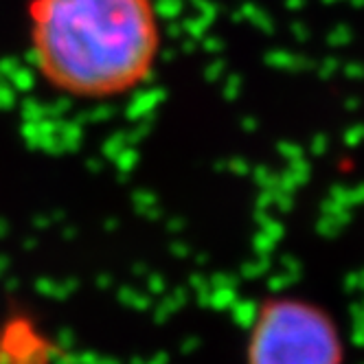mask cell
I'll return each mask as SVG.
<instances>
[{
    "label": "cell",
    "mask_w": 364,
    "mask_h": 364,
    "mask_svg": "<svg viewBox=\"0 0 364 364\" xmlns=\"http://www.w3.org/2000/svg\"><path fill=\"white\" fill-rule=\"evenodd\" d=\"M36 75L77 101H114L154 75L163 31L154 0H29Z\"/></svg>",
    "instance_id": "cell-1"
},
{
    "label": "cell",
    "mask_w": 364,
    "mask_h": 364,
    "mask_svg": "<svg viewBox=\"0 0 364 364\" xmlns=\"http://www.w3.org/2000/svg\"><path fill=\"white\" fill-rule=\"evenodd\" d=\"M345 347L333 318L303 299H270L252 318L248 364H343Z\"/></svg>",
    "instance_id": "cell-2"
}]
</instances>
